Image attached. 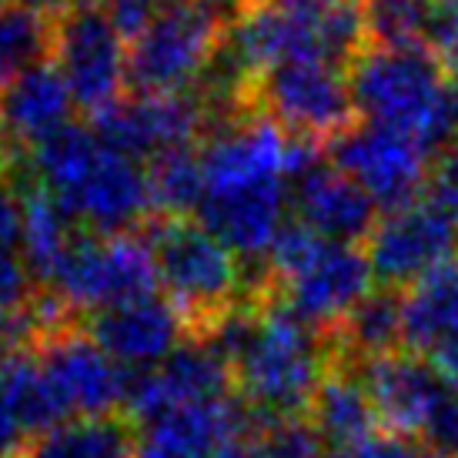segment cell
Listing matches in <instances>:
<instances>
[{
	"instance_id": "f35d334b",
	"label": "cell",
	"mask_w": 458,
	"mask_h": 458,
	"mask_svg": "<svg viewBox=\"0 0 458 458\" xmlns=\"http://www.w3.org/2000/svg\"><path fill=\"white\" fill-rule=\"evenodd\" d=\"M154 11H171V7H184V4H194V0H151Z\"/></svg>"
},
{
	"instance_id": "484cf974",
	"label": "cell",
	"mask_w": 458,
	"mask_h": 458,
	"mask_svg": "<svg viewBox=\"0 0 458 458\" xmlns=\"http://www.w3.org/2000/svg\"><path fill=\"white\" fill-rule=\"evenodd\" d=\"M421 44L452 67L458 61V0H419Z\"/></svg>"
},
{
	"instance_id": "ab89813d",
	"label": "cell",
	"mask_w": 458,
	"mask_h": 458,
	"mask_svg": "<svg viewBox=\"0 0 458 458\" xmlns=\"http://www.w3.org/2000/svg\"><path fill=\"white\" fill-rule=\"evenodd\" d=\"M13 0H0V11H4V7H11Z\"/></svg>"
},
{
	"instance_id": "4dcf8cb0",
	"label": "cell",
	"mask_w": 458,
	"mask_h": 458,
	"mask_svg": "<svg viewBox=\"0 0 458 458\" xmlns=\"http://www.w3.org/2000/svg\"><path fill=\"white\" fill-rule=\"evenodd\" d=\"M24 231V188L0 174V251H13Z\"/></svg>"
},
{
	"instance_id": "ffe728a7",
	"label": "cell",
	"mask_w": 458,
	"mask_h": 458,
	"mask_svg": "<svg viewBox=\"0 0 458 458\" xmlns=\"http://www.w3.org/2000/svg\"><path fill=\"white\" fill-rule=\"evenodd\" d=\"M0 402L17 415L30 438L74 419L40 365L38 348H0Z\"/></svg>"
},
{
	"instance_id": "7402d4cb",
	"label": "cell",
	"mask_w": 458,
	"mask_h": 458,
	"mask_svg": "<svg viewBox=\"0 0 458 458\" xmlns=\"http://www.w3.org/2000/svg\"><path fill=\"white\" fill-rule=\"evenodd\" d=\"M77 238L74 217L67 215L51 194L24 191V231H21V258L40 288H47L64 251Z\"/></svg>"
},
{
	"instance_id": "836d02e7",
	"label": "cell",
	"mask_w": 458,
	"mask_h": 458,
	"mask_svg": "<svg viewBox=\"0 0 458 458\" xmlns=\"http://www.w3.org/2000/svg\"><path fill=\"white\" fill-rule=\"evenodd\" d=\"M27 442H30V435L24 432V425L0 402V458H21Z\"/></svg>"
},
{
	"instance_id": "60d3db41",
	"label": "cell",
	"mask_w": 458,
	"mask_h": 458,
	"mask_svg": "<svg viewBox=\"0 0 458 458\" xmlns=\"http://www.w3.org/2000/svg\"><path fill=\"white\" fill-rule=\"evenodd\" d=\"M358 4H365V7H369V4H375V0H358Z\"/></svg>"
},
{
	"instance_id": "9c48e42d",
	"label": "cell",
	"mask_w": 458,
	"mask_h": 458,
	"mask_svg": "<svg viewBox=\"0 0 458 458\" xmlns=\"http://www.w3.org/2000/svg\"><path fill=\"white\" fill-rule=\"evenodd\" d=\"M90 131L107 151L148 165L157 154L201 144L208 134V114L194 90L124 94L114 107L90 117Z\"/></svg>"
},
{
	"instance_id": "277c9868",
	"label": "cell",
	"mask_w": 458,
	"mask_h": 458,
	"mask_svg": "<svg viewBox=\"0 0 458 458\" xmlns=\"http://www.w3.org/2000/svg\"><path fill=\"white\" fill-rule=\"evenodd\" d=\"M154 288H157V275L140 234L101 238V234L77 231V238L54 271L51 284L40 292L57 294L81 321L90 311L148 298L154 294Z\"/></svg>"
},
{
	"instance_id": "e0dca14e",
	"label": "cell",
	"mask_w": 458,
	"mask_h": 458,
	"mask_svg": "<svg viewBox=\"0 0 458 458\" xmlns=\"http://www.w3.org/2000/svg\"><path fill=\"white\" fill-rule=\"evenodd\" d=\"M458 342V255L402 288V344L432 358Z\"/></svg>"
},
{
	"instance_id": "f1b7e54d",
	"label": "cell",
	"mask_w": 458,
	"mask_h": 458,
	"mask_svg": "<svg viewBox=\"0 0 458 458\" xmlns=\"http://www.w3.org/2000/svg\"><path fill=\"white\" fill-rule=\"evenodd\" d=\"M419 442L435 458H458V392H452L438 405V411L425 425V432L419 435Z\"/></svg>"
},
{
	"instance_id": "7a4b0ae2",
	"label": "cell",
	"mask_w": 458,
	"mask_h": 458,
	"mask_svg": "<svg viewBox=\"0 0 458 458\" xmlns=\"http://www.w3.org/2000/svg\"><path fill=\"white\" fill-rule=\"evenodd\" d=\"M154 261L157 284L178 308L191 338H201L251 292L242 261L194 217H151L138 231Z\"/></svg>"
},
{
	"instance_id": "2e32d148",
	"label": "cell",
	"mask_w": 458,
	"mask_h": 458,
	"mask_svg": "<svg viewBox=\"0 0 458 458\" xmlns=\"http://www.w3.org/2000/svg\"><path fill=\"white\" fill-rule=\"evenodd\" d=\"M74 98L54 61L0 88V134L13 151H30L74 117Z\"/></svg>"
},
{
	"instance_id": "e575fe53",
	"label": "cell",
	"mask_w": 458,
	"mask_h": 458,
	"mask_svg": "<svg viewBox=\"0 0 458 458\" xmlns=\"http://www.w3.org/2000/svg\"><path fill=\"white\" fill-rule=\"evenodd\" d=\"M428 361H432L435 369L442 371V378H445V382L458 392V342L445 344V348H442V352H435Z\"/></svg>"
},
{
	"instance_id": "3957f363",
	"label": "cell",
	"mask_w": 458,
	"mask_h": 458,
	"mask_svg": "<svg viewBox=\"0 0 458 458\" xmlns=\"http://www.w3.org/2000/svg\"><path fill=\"white\" fill-rule=\"evenodd\" d=\"M244 111L271 117L292 138L328 148L358 121L348 74L318 61H288L267 67L244 90Z\"/></svg>"
},
{
	"instance_id": "8fae6325",
	"label": "cell",
	"mask_w": 458,
	"mask_h": 458,
	"mask_svg": "<svg viewBox=\"0 0 458 458\" xmlns=\"http://www.w3.org/2000/svg\"><path fill=\"white\" fill-rule=\"evenodd\" d=\"M38 355L71 415L77 419L121 415L131 371L121 369L111 355H104L77 321L47 335L38 344Z\"/></svg>"
},
{
	"instance_id": "8d00e7d4",
	"label": "cell",
	"mask_w": 458,
	"mask_h": 458,
	"mask_svg": "<svg viewBox=\"0 0 458 458\" xmlns=\"http://www.w3.org/2000/svg\"><path fill=\"white\" fill-rule=\"evenodd\" d=\"M13 148L4 140V134H0V174H7V167H11V161H13Z\"/></svg>"
},
{
	"instance_id": "83f0119b",
	"label": "cell",
	"mask_w": 458,
	"mask_h": 458,
	"mask_svg": "<svg viewBox=\"0 0 458 458\" xmlns=\"http://www.w3.org/2000/svg\"><path fill=\"white\" fill-rule=\"evenodd\" d=\"M328 458H425V445L411 435L378 428V432H371L369 438H361L355 445L331 452Z\"/></svg>"
},
{
	"instance_id": "d4e9b609",
	"label": "cell",
	"mask_w": 458,
	"mask_h": 458,
	"mask_svg": "<svg viewBox=\"0 0 458 458\" xmlns=\"http://www.w3.org/2000/svg\"><path fill=\"white\" fill-rule=\"evenodd\" d=\"M265 458H328V445L321 442L315 425L305 415H288V419L265 421L251 438Z\"/></svg>"
},
{
	"instance_id": "8992f818",
	"label": "cell",
	"mask_w": 458,
	"mask_h": 458,
	"mask_svg": "<svg viewBox=\"0 0 458 458\" xmlns=\"http://www.w3.org/2000/svg\"><path fill=\"white\" fill-rule=\"evenodd\" d=\"M325 157L342 174L355 178L382 215L421 201L432 184V154L415 138L371 121H355L325 148Z\"/></svg>"
},
{
	"instance_id": "5bb4252c",
	"label": "cell",
	"mask_w": 458,
	"mask_h": 458,
	"mask_svg": "<svg viewBox=\"0 0 458 458\" xmlns=\"http://www.w3.org/2000/svg\"><path fill=\"white\" fill-rule=\"evenodd\" d=\"M61 208L88 234H138L154 217L148 171L138 161L104 148L98 165L90 167V174Z\"/></svg>"
},
{
	"instance_id": "ba28073f",
	"label": "cell",
	"mask_w": 458,
	"mask_h": 458,
	"mask_svg": "<svg viewBox=\"0 0 458 458\" xmlns=\"http://www.w3.org/2000/svg\"><path fill=\"white\" fill-rule=\"evenodd\" d=\"M371 288L375 275L361 244L321 242L305 265L294 267L288 278L267 284V294L301 325L328 338Z\"/></svg>"
},
{
	"instance_id": "44dd1931",
	"label": "cell",
	"mask_w": 458,
	"mask_h": 458,
	"mask_svg": "<svg viewBox=\"0 0 458 458\" xmlns=\"http://www.w3.org/2000/svg\"><path fill=\"white\" fill-rule=\"evenodd\" d=\"M138 445V425L124 415L67 419L34 435L21 458H134Z\"/></svg>"
},
{
	"instance_id": "f546056e",
	"label": "cell",
	"mask_w": 458,
	"mask_h": 458,
	"mask_svg": "<svg viewBox=\"0 0 458 458\" xmlns=\"http://www.w3.org/2000/svg\"><path fill=\"white\" fill-rule=\"evenodd\" d=\"M428 198L438 201L458 221V134L445 144V151L435 157Z\"/></svg>"
},
{
	"instance_id": "9a60e30c",
	"label": "cell",
	"mask_w": 458,
	"mask_h": 458,
	"mask_svg": "<svg viewBox=\"0 0 458 458\" xmlns=\"http://www.w3.org/2000/svg\"><path fill=\"white\" fill-rule=\"evenodd\" d=\"M294 221L335 244H365L378 225V204L355 178L342 174L328 157L311 165L288 184Z\"/></svg>"
},
{
	"instance_id": "ac0fdd59",
	"label": "cell",
	"mask_w": 458,
	"mask_h": 458,
	"mask_svg": "<svg viewBox=\"0 0 458 458\" xmlns=\"http://www.w3.org/2000/svg\"><path fill=\"white\" fill-rule=\"evenodd\" d=\"M305 419L315 425V432L321 435L328 452L355 445V442L382 428L369 392H365V385L352 365H331L328 375L321 378V385L311 394V402H308Z\"/></svg>"
},
{
	"instance_id": "d6986e66",
	"label": "cell",
	"mask_w": 458,
	"mask_h": 458,
	"mask_svg": "<svg viewBox=\"0 0 458 458\" xmlns=\"http://www.w3.org/2000/svg\"><path fill=\"white\" fill-rule=\"evenodd\" d=\"M331 365H361L371 358L405 352L402 344V292L371 288L355 311L328 335Z\"/></svg>"
},
{
	"instance_id": "74e56055",
	"label": "cell",
	"mask_w": 458,
	"mask_h": 458,
	"mask_svg": "<svg viewBox=\"0 0 458 458\" xmlns=\"http://www.w3.org/2000/svg\"><path fill=\"white\" fill-rule=\"evenodd\" d=\"M448 88H452V101H455V107H458V61L448 67Z\"/></svg>"
},
{
	"instance_id": "7c38bea8",
	"label": "cell",
	"mask_w": 458,
	"mask_h": 458,
	"mask_svg": "<svg viewBox=\"0 0 458 458\" xmlns=\"http://www.w3.org/2000/svg\"><path fill=\"white\" fill-rule=\"evenodd\" d=\"M90 335V342L111 355L121 369H157L171 352L191 338V328L178 308L165 294L134 298L124 305L90 311L77 321Z\"/></svg>"
},
{
	"instance_id": "1f68e13d",
	"label": "cell",
	"mask_w": 458,
	"mask_h": 458,
	"mask_svg": "<svg viewBox=\"0 0 458 458\" xmlns=\"http://www.w3.org/2000/svg\"><path fill=\"white\" fill-rule=\"evenodd\" d=\"M107 13V21L114 24V30L124 38V44L138 38L144 27L154 21V4L151 0H98Z\"/></svg>"
},
{
	"instance_id": "cb8c5ba5",
	"label": "cell",
	"mask_w": 458,
	"mask_h": 458,
	"mask_svg": "<svg viewBox=\"0 0 458 458\" xmlns=\"http://www.w3.org/2000/svg\"><path fill=\"white\" fill-rule=\"evenodd\" d=\"M144 171L154 217H194L204 201V167L198 144L157 154L144 165Z\"/></svg>"
},
{
	"instance_id": "603a6c76",
	"label": "cell",
	"mask_w": 458,
	"mask_h": 458,
	"mask_svg": "<svg viewBox=\"0 0 458 458\" xmlns=\"http://www.w3.org/2000/svg\"><path fill=\"white\" fill-rule=\"evenodd\" d=\"M54 61V17L13 0L0 11V88Z\"/></svg>"
},
{
	"instance_id": "30bf717a",
	"label": "cell",
	"mask_w": 458,
	"mask_h": 458,
	"mask_svg": "<svg viewBox=\"0 0 458 458\" xmlns=\"http://www.w3.org/2000/svg\"><path fill=\"white\" fill-rule=\"evenodd\" d=\"M361 248L369 255L375 284L402 292L458 255V221L425 194L421 201L378 217Z\"/></svg>"
},
{
	"instance_id": "5b68a950",
	"label": "cell",
	"mask_w": 458,
	"mask_h": 458,
	"mask_svg": "<svg viewBox=\"0 0 458 458\" xmlns=\"http://www.w3.org/2000/svg\"><path fill=\"white\" fill-rule=\"evenodd\" d=\"M54 64L74 107L90 117L128 94V44L98 0H71L54 17Z\"/></svg>"
},
{
	"instance_id": "d590c367",
	"label": "cell",
	"mask_w": 458,
	"mask_h": 458,
	"mask_svg": "<svg viewBox=\"0 0 458 458\" xmlns=\"http://www.w3.org/2000/svg\"><path fill=\"white\" fill-rule=\"evenodd\" d=\"M211 458H265V455H261V448H258L255 442L242 438V442H228V445H221Z\"/></svg>"
},
{
	"instance_id": "52a82bcc",
	"label": "cell",
	"mask_w": 458,
	"mask_h": 458,
	"mask_svg": "<svg viewBox=\"0 0 458 458\" xmlns=\"http://www.w3.org/2000/svg\"><path fill=\"white\" fill-rule=\"evenodd\" d=\"M221 27L198 7L157 11L128 44V94H184L221 47Z\"/></svg>"
},
{
	"instance_id": "4316f807",
	"label": "cell",
	"mask_w": 458,
	"mask_h": 458,
	"mask_svg": "<svg viewBox=\"0 0 458 458\" xmlns=\"http://www.w3.org/2000/svg\"><path fill=\"white\" fill-rule=\"evenodd\" d=\"M40 294L38 278L30 275L21 251H0V318H13L34 308Z\"/></svg>"
},
{
	"instance_id": "4fadbf2b",
	"label": "cell",
	"mask_w": 458,
	"mask_h": 458,
	"mask_svg": "<svg viewBox=\"0 0 458 458\" xmlns=\"http://www.w3.org/2000/svg\"><path fill=\"white\" fill-rule=\"evenodd\" d=\"M352 369L358 371V378L369 392L378 425L388 432L411 435V438L425 432L438 405L455 392L428 358L411 355V352L371 358Z\"/></svg>"
},
{
	"instance_id": "d6a6232c",
	"label": "cell",
	"mask_w": 458,
	"mask_h": 458,
	"mask_svg": "<svg viewBox=\"0 0 458 458\" xmlns=\"http://www.w3.org/2000/svg\"><path fill=\"white\" fill-rule=\"evenodd\" d=\"M198 7H201L217 27H221V34L231 30L234 24H242L248 13H255L265 0H194Z\"/></svg>"
},
{
	"instance_id": "6da1fadb",
	"label": "cell",
	"mask_w": 458,
	"mask_h": 458,
	"mask_svg": "<svg viewBox=\"0 0 458 458\" xmlns=\"http://www.w3.org/2000/svg\"><path fill=\"white\" fill-rule=\"evenodd\" d=\"M348 88L358 121L402 131L438 157L458 134V107L448 88V67L428 47L369 44L348 67Z\"/></svg>"
}]
</instances>
